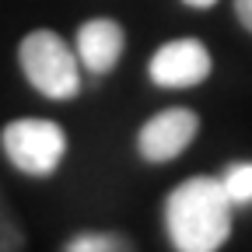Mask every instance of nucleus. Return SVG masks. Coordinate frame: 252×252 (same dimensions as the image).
<instances>
[{"label": "nucleus", "mask_w": 252, "mask_h": 252, "mask_svg": "<svg viewBox=\"0 0 252 252\" xmlns=\"http://www.w3.org/2000/svg\"><path fill=\"white\" fill-rule=\"evenodd\" d=\"M165 228L179 252H217L231 235V200L220 179L179 182L165 200Z\"/></svg>", "instance_id": "1"}, {"label": "nucleus", "mask_w": 252, "mask_h": 252, "mask_svg": "<svg viewBox=\"0 0 252 252\" xmlns=\"http://www.w3.org/2000/svg\"><path fill=\"white\" fill-rule=\"evenodd\" d=\"M18 60L21 70L28 77V84L39 94L53 102H70L81 91V60L77 49H70L56 32L49 28H35L28 32L18 46Z\"/></svg>", "instance_id": "2"}, {"label": "nucleus", "mask_w": 252, "mask_h": 252, "mask_svg": "<svg viewBox=\"0 0 252 252\" xmlns=\"http://www.w3.org/2000/svg\"><path fill=\"white\" fill-rule=\"evenodd\" d=\"M0 147L21 175L49 179L63 165L67 133L53 119H11L0 133Z\"/></svg>", "instance_id": "3"}, {"label": "nucleus", "mask_w": 252, "mask_h": 252, "mask_svg": "<svg viewBox=\"0 0 252 252\" xmlns=\"http://www.w3.org/2000/svg\"><path fill=\"white\" fill-rule=\"evenodd\" d=\"M196 130H200V116L193 109H165L151 116L140 133H137V151L140 158H147V161L161 165V161H175V158L196 140Z\"/></svg>", "instance_id": "4"}, {"label": "nucleus", "mask_w": 252, "mask_h": 252, "mask_svg": "<svg viewBox=\"0 0 252 252\" xmlns=\"http://www.w3.org/2000/svg\"><path fill=\"white\" fill-rule=\"evenodd\" d=\"M210 53L200 39H175V42H165L151 56V81L158 88H196L210 77Z\"/></svg>", "instance_id": "5"}, {"label": "nucleus", "mask_w": 252, "mask_h": 252, "mask_svg": "<svg viewBox=\"0 0 252 252\" xmlns=\"http://www.w3.org/2000/svg\"><path fill=\"white\" fill-rule=\"evenodd\" d=\"M123 46H126V32L112 18H91L77 28V60L91 74L112 70L123 56Z\"/></svg>", "instance_id": "6"}, {"label": "nucleus", "mask_w": 252, "mask_h": 252, "mask_svg": "<svg viewBox=\"0 0 252 252\" xmlns=\"http://www.w3.org/2000/svg\"><path fill=\"white\" fill-rule=\"evenodd\" d=\"M220 186H224L231 207L252 203V161H235L224 175H220Z\"/></svg>", "instance_id": "7"}, {"label": "nucleus", "mask_w": 252, "mask_h": 252, "mask_svg": "<svg viewBox=\"0 0 252 252\" xmlns=\"http://www.w3.org/2000/svg\"><path fill=\"white\" fill-rule=\"evenodd\" d=\"M67 252H126L133 249L123 235H109V231H84V235H74L67 245Z\"/></svg>", "instance_id": "8"}, {"label": "nucleus", "mask_w": 252, "mask_h": 252, "mask_svg": "<svg viewBox=\"0 0 252 252\" xmlns=\"http://www.w3.org/2000/svg\"><path fill=\"white\" fill-rule=\"evenodd\" d=\"M18 249H25V231H21L18 220L11 217L7 200L0 196V252H18Z\"/></svg>", "instance_id": "9"}, {"label": "nucleus", "mask_w": 252, "mask_h": 252, "mask_svg": "<svg viewBox=\"0 0 252 252\" xmlns=\"http://www.w3.org/2000/svg\"><path fill=\"white\" fill-rule=\"evenodd\" d=\"M235 14L245 25V32H252V0H235Z\"/></svg>", "instance_id": "10"}, {"label": "nucleus", "mask_w": 252, "mask_h": 252, "mask_svg": "<svg viewBox=\"0 0 252 252\" xmlns=\"http://www.w3.org/2000/svg\"><path fill=\"white\" fill-rule=\"evenodd\" d=\"M186 7H196V11H207V7H214L217 0H182Z\"/></svg>", "instance_id": "11"}]
</instances>
